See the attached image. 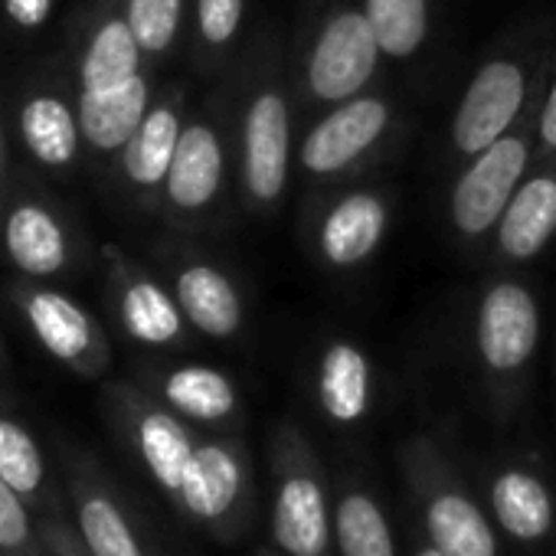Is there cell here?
<instances>
[{"instance_id":"1","label":"cell","mask_w":556,"mask_h":556,"mask_svg":"<svg viewBox=\"0 0 556 556\" xmlns=\"http://www.w3.org/2000/svg\"><path fill=\"white\" fill-rule=\"evenodd\" d=\"M229 109V105H226ZM229 135L236 157V184L252 216H275L292 180V83L286 76L282 47L258 37L236 73V99L229 109Z\"/></svg>"},{"instance_id":"2","label":"cell","mask_w":556,"mask_h":556,"mask_svg":"<svg viewBox=\"0 0 556 556\" xmlns=\"http://www.w3.org/2000/svg\"><path fill=\"white\" fill-rule=\"evenodd\" d=\"M400 471L419 533L445 556H507L501 527L455 455L429 432L400 445Z\"/></svg>"},{"instance_id":"3","label":"cell","mask_w":556,"mask_h":556,"mask_svg":"<svg viewBox=\"0 0 556 556\" xmlns=\"http://www.w3.org/2000/svg\"><path fill=\"white\" fill-rule=\"evenodd\" d=\"M268 546L278 556H334V484L292 419L268 435Z\"/></svg>"},{"instance_id":"4","label":"cell","mask_w":556,"mask_h":556,"mask_svg":"<svg viewBox=\"0 0 556 556\" xmlns=\"http://www.w3.org/2000/svg\"><path fill=\"white\" fill-rule=\"evenodd\" d=\"M170 507L216 543H239L258 510L255 468L245 442L232 432H203Z\"/></svg>"},{"instance_id":"5","label":"cell","mask_w":556,"mask_h":556,"mask_svg":"<svg viewBox=\"0 0 556 556\" xmlns=\"http://www.w3.org/2000/svg\"><path fill=\"white\" fill-rule=\"evenodd\" d=\"M471 341L494 413H514V406L520 403L523 377L530 374L540 348L536 295L510 275L491 278L475 305Z\"/></svg>"},{"instance_id":"6","label":"cell","mask_w":556,"mask_h":556,"mask_svg":"<svg viewBox=\"0 0 556 556\" xmlns=\"http://www.w3.org/2000/svg\"><path fill=\"white\" fill-rule=\"evenodd\" d=\"M53 458L66 484L70 517L92 556H161L131 497L96 452L56 432Z\"/></svg>"},{"instance_id":"7","label":"cell","mask_w":556,"mask_h":556,"mask_svg":"<svg viewBox=\"0 0 556 556\" xmlns=\"http://www.w3.org/2000/svg\"><path fill=\"white\" fill-rule=\"evenodd\" d=\"M102 416L144 478L174 504L203 429L180 419L138 380L105 383Z\"/></svg>"},{"instance_id":"8","label":"cell","mask_w":556,"mask_h":556,"mask_svg":"<svg viewBox=\"0 0 556 556\" xmlns=\"http://www.w3.org/2000/svg\"><path fill=\"white\" fill-rule=\"evenodd\" d=\"M89 242L76 216L30 177H14L0 203V258L21 278H63L86 265Z\"/></svg>"},{"instance_id":"9","label":"cell","mask_w":556,"mask_h":556,"mask_svg":"<svg viewBox=\"0 0 556 556\" xmlns=\"http://www.w3.org/2000/svg\"><path fill=\"white\" fill-rule=\"evenodd\" d=\"M229 109L226 99H213L187 118L164 184L161 216L174 229H206L219 216L229 184Z\"/></svg>"},{"instance_id":"10","label":"cell","mask_w":556,"mask_h":556,"mask_svg":"<svg viewBox=\"0 0 556 556\" xmlns=\"http://www.w3.org/2000/svg\"><path fill=\"white\" fill-rule=\"evenodd\" d=\"M533 105L504 138H497L494 144L468 157V164L458 170L452 193H448V223L458 239L484 242L494 232L514 190L533 170L536 164Z\"/></svg>"},{"instance_id":"11","label":"cell","mask_w":556,"mask_h":556,"mask_svg":"<svg viewBox=\"0 0 556 556\" xmlns=\"http://www.w3.org/2000/svg\"><path fill=\"white\" fill-rule=\"evenodd\" d=\"M8 302L30 331V338L60 367L83 380H102L112 367V341L102 321L63 289L37 278H21L8 286Z\"/></svg>"},{"instance_id":"12","label":"cell","mask_w":556,"mask_h":556,"mask_svg":"<svg viewBox=\"0 0 556 556\" xmlns=\"http://www.w3.org/2000/svg\"><path fill=\"white\" fill-rule=\"evenodd\" d=\"M536 53H497L484 60L458 105L448 125V141L458 157H475L497 138H504L536 102V79H540V63L533 60Z\"/></svg>"},{"instance_id":"13","label":"cell","mask_w":556,"mask_h":556,"mask_svg":"<svg viewBox=\"0 0 556 556\" xmlns=\"http://www.w3.org/2000/svg\"><path fill=\"white\" fill-rule=\"evenodd\" d=\"M14 128L40 174L73 177L86 164L76 86L70 73L37 70L14 92Z\"/></svg>"},{"instance_id":"14","label":"cell","mask_w":556,"mask_h":556,"mask_svg":"<svg viewBox=\"0 0 556 556\" xmlns=\"http://www.w3.org/2000/svg\"><path fill=\"white\" fill-rule=\"evenodd\" d=\"M383 50L364 8L331 11L302 56V92L312 105L331 109L370 89Z\"/></svg>"},{"instance_id":"15","label":"cell","mask_w":556,"mask_h":556,"mask_svg":"<svg viewBox=\"0 0 556 556\" xmlns=\"http://www.w3.org/2000/svg\"><path fill=\"white\" fill-rule=\"evenodd\" d=\"M396 105L380 92H361L331 105L302 138L295 164L312 184H328L364 167L393 138Z\"/></svg>"},{"instance_id":"16","label":"cell","mask_w":556,"mask_h":556,"mask_svg":"<svg viewBox=\"0 0 556 556\" xmlns=\"http://www.w3.org/2000/svg\"><path fill=\"white\" fill-rule=\"evenodd\" d=\"M105 258V305L118 331L148 351H180L190 344V321L184 318L167 282L131 258L118 242L102 245Z\"/></svg>"},{"instance_id":"17","label":"cell","mask_w":556,"mask_h":556,"mask_svg":"<svg viewBox=\"0 0 556 556\" xmlns=\"http://www.w3.org/2000/svg\"><path fill=\"white\" fill-rule=\"evenodd\" d=\"M187 118H190L187 89L167 86L164 92H157L141 128L131 135V141L112 164L109 177L131 210H138L144 216L161 213L164 184H167Z\"/></svg>"},{"instance_id":"18","label":"cell","mask_w":556,"mask_h":556,"mask_svg":"<svg viewBox=\"0 0 556 556\" xmlns=\"http://www.w3.org/2000/svg\"><path fill=\"white\" fill-rule=\"evenodd\" d=\"M157 262L167 286L190 321V328L210 341H236L245 331V295L236 278L210 255L170 242L157 249Z\"/></svg>"},{"instance_id":"19","label":"cell","mask_w":556,"mask_h":556,"mask_svg":"<svg viewBox=\"0 0 556 556\" xmlns=\"http://www.w3.org/2000/svg\"><path fill=\"white\" fill-rule=\"evenodd\" d=\"M70 76L76 92L112 89L148 70L122 0H86L70 37Z\"/></svg>"},{"instance_id":"20","label":"cell","mask_w":556,"mask_h":556,"mask_svg":"<svg viewBox=\"0 0 556 556\" xmlns=\"http://www.w3.org/2000/svg\"><path fill=\"white\" fill-rule=\"evenodd\" d=\"M393 223V200L383 187L338 190L315 216L312 249L331 271H351L370 262Z\"/></svg>"},{"instance_id":"21","label":"cell","mask_w":556,"mask_h":556,"mask_svg":"<svg viewBox=\"0 0 556 556\" xmlns=\"http://www.w3.org/2000/svg\"><path fill=\"white\" fill-rule=\"evenodd\" d=\"M148 387L167 409L203 432H232L242 416V390L229 374L206 364H151L141 370Z\"/></svg>"},{"instance_id":"22","label":"cell","mask_w":556,"mask_h":556,"mask_svg":"<svg viewBox=\"0 0 556 556\" xmlns=\"http://www.w3.org/2000/svg\"><path fill=\"white\" fill-rule=\"evenodd\" d=\"M157 99L151 73H138L128 83H118L112 89L96 92H76L79 105V125H83V144H86V164L99 170H112L131 135L141 128L144 115L151 112Z\"/></svg>"},{"instance_id":"23","label":"cell","mask_w":556,"mask_h":556,"mask_svg":"<svg viewBox=\"0 0 556 556\" xmlns=\"http://www.w3.org/2000/svg\"><path fill=\"white\" fill-rule=\"evenodd\" d=\"M312 400L331 426H361L377 406L374 357L351 338L328 341L312 367Z\"/></svg>"},{"instance_id":"24","label":"cell","mask_w":556,"mask_h":556,"mask_svg":"<svg viewBox=\"0 0 556 556\" xmlns=\"http://www.w3.org/2000/svg\"><path fill=\"white\" fill-rule=\"evenodd\" d=\"M0 478L34 507L37 517L70 510L56 458L47 455L43 442L8 393H0Z\"/></svg>"},{"instance_id":"25","label":"cell","mask_w":556,"mask_h":556,"mask_svg":"<svg viewBox=\"0 0 556 556\" xmlns=\"http://www.w3.org/2000/svg\"><path fill=\"white\" fill-rule=\"evenodd\" d=\"M484 504L501 533L517 546H540L556 527V497L527 462H497L484 481Z\"/></svg>"},{"instance_id":"26","label":"cell","mask_w":556,"mask_h":556,"mask_svg":"<svg viewBox=\"0 0 556 556\" xmlns=\"http://www.w3.org/2000/svg\"><path fill=\"white\" fill-rule=\"evenodd\" d=\"M556 236V164L533 167L504 206L491 242L494 255L507 265L533 262Z\"/></svg>"},{"instance_id":"27","label":"cell","mask_w":556,"mask_h":556,"mask_svg":"<svg viewBox=\"0 0 556 556\" xmlns=\"http://www.w3.org/2000/svg\"><path fill=\"white\" fill-rule=\"evenodd\" d=\"M334 556H400L380 491L361 471H348L334 484Z\"/></svg>"},{"instance_id":"28","label":"cell","mask_w":556,"mask_h":556,"mask_svg":"<svg viewBox=\"0 0 556 556\" xmlns=\"http://www.w3.org/2000/svg\"><path fill=\"white\" fill-rule=\"evenodd\" d=\"M249 0H193V60L206 76L229 70L245 30Z\"/></svg>"},{"instance_id":"29","label":"cell","mask_w":556,"mask_h":556,"mask_svg":"<svg viewBox=\"0 0 556 556\" xmlns=\"http://www.w3.org/2000/svg\"><path fill=\"white\" fill-rule=\"evenodd\" d=\"M383 60H413L432 34V0H361Z\"/></svg>"},{"instance_id":"30","label":"cell","mask_w":556,"mask_h":556,"mask_svg":"<svg viewBox=\"0 0 556 556\" xmlns=\"http://www.w3.org/2000/svg\"><path fill=\"white\" fill-rule=\"evenodd\" d=\"M125 17L144 50L148 63L167 60L184 34L187 0H122Z\"/></svg>"},{"instance_id":"31","label":"cell","mask_w":556,"mask_h":556,"mask_svg":"<svg viewBox=\"0 0 556 556\" xmlns=\"http://www.w3.org/2000/svg\"><path fill=\"white\" fill-rule=\"evenodd\" d=\"M0 556H47L40 517L0 478Z\"/></svg>"},{"instance_id":"32","label":"cell","mask_w":556,"mask_h":556,"mask_svg":"<svg viewBox=\"0 0 556 556\" xmlns=\"http://www.w3.org/2000/svg\"><path fill=\"white\" fill-rule=\"evenodd\" d=\"M60 0H0V21L14 37H37L47 30Z\"/></svg>"},{"instance_id":"33","label":"cell","mask_w":556,"mask_h":556,"mask_svg":"<svg viewBox=\"0 0 556 556\" xmlns=\"http://www.w3.org/2000/svg\"><path fill=\"white\" fill-rule=\"evenodd\" d=\"M40 536L47 546V556H92L70 517V510L60 514H43L40 517Z\"/></svg>"},{"instance_id":"34","label":"cell","mask_w":556,"mask_h":556,"mask_svg":"<svg viewBox=\"0 0 556 556\" xmlns=\"http://www.w3.org/2000/svg\"><path fill=\"white\" fill-rule=\"evenodd\" d=\"M533 125H536V157L556 161V66H553L546 89L536 96Z\"/></svg>"},{"instance_id":"35","label":"cell","mask_w":556,"mask_h":556,"mask_svg":"<svg viewBox=\"0 0 556 556\" xmlns=\"http://www.w3.org/2000/svg\"><path fill=\"white\" fill-rule=\"evenodd\" d=\"M17 174H11V154H8V131H4V122H0V203H4L11 184H14Z\"/></svg>"},{"instance_id":"36","label":"cell","mask_w":556,"mask_h":556,"mask_svg":"<svg viewBox=\"0 0 556 556\" xmlns=\"http://www.w3.org/2000/svg\"><path fill=\"white\" fill-rule=\"evenodd\" d=\"M409 556H445V553H442L439 546H432V543L419 533V536H416V543L409 546Z\"/></svg>"},{"instance_id":"37","label":"cell","mask_w":556,"mask_h":556,"mask_svg":"<svg viewBox=\"0 0 556 556\" xmlns=\"http://www.w3.org/2000/svg\"><path fill=\"white\" fill-rule=\"evenodd\" d=\"M8 374V348H4V338H0V377Z\"/></svg>"},{"instance_id":"38","label":"cell","mask_w":556,"mask_h":556,"mask_svg":"<svg viewBox=\"0 0 556 556\" xmlns=\"http://www.w3.org/2000/svg\"><path fill=\"white\" fill-rule=\"evenodd\" d=\"M252 556H278V553H275V549H271V546H262V549H255V553H252Z\"/></svg>"},{"instance_id":"39","label":"cell","mask_w":556,"mask_h":556,"mask_svg":"<svg viewBox=\"0 0 556 556\" xmlns=\"http://www.w3.org/2000/svg\"><path fill=\"white\" fill-rule=\"evenodd\" d=\"M161 556H170V553H161Z\"/></svg>"}]
</instances>
